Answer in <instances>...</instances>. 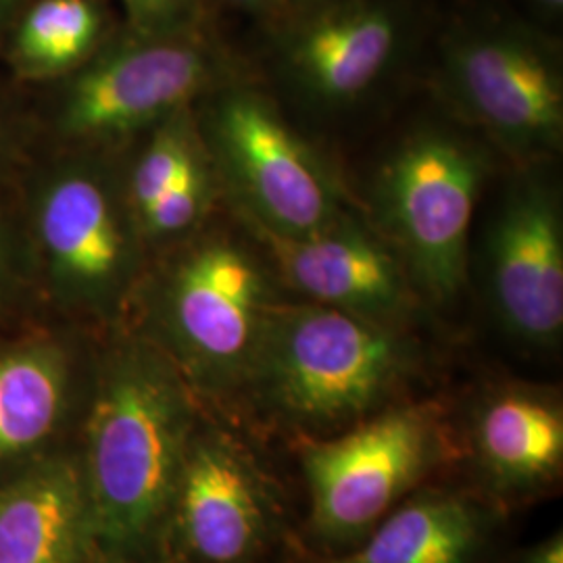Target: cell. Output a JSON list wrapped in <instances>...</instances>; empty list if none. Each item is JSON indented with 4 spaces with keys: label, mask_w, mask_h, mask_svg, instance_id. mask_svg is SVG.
<instances>
[{
    "label": "cell",
    "mask_w": 563,
    "mask_h": 563,
    "mask_svg": "<svg viewBox=\"0 0 563 563\" xmlns=\"http://www.w3.org/2000/svg\"><path fill=\"white\" fill-rule=\"evenodd\" d=\"M220 55L197 30L128 32L101 46L65 78L51 81L41 121L53 148L113 151L146 134L209 90Z\"/></svg>",
    "instance_id": "obj_6"
},
{
    "label": "cell",
    "mask_w": 563,
    "mask_h": 563,
    "mask_svg": "<svg viewBox=\"0 0 563 563\" xmlns=\"http://www.w3.org/2000/svg\"><path fill=\"white\" fill-rule=\"evenodd\" d=\"M30 0H0V44H4L13 23Z\"/></svg>",
    "instance_id": "obj_24"
},
{
    "label": "cell",
    "mask_w": 563,
    "mask_h": 563,
    "mask_svg": "<svg viewBox=\"0 0 563 563\" xmlns=\"http://www.w3.org/2000/svg\"><path fill=\"white\" fill-rule=\"evenodd\" d=\"M295 18L282 38V65L316 101L360 99L399 46V20L376 0H328Z\"/></svg>",
    "instance_id": "obj_14"
},
{
    "label": "cell",
    "mask_w": 563,
    "mask_h": 563,
    "mask_svg": "<svg viewBox=\"0 0 563 563\" xmlns=\"http://www.w3.org/2000/svg\"><path fill=\"white\" fill-rule=\"evenodd\" d=\"M205 151L201 134L188 109H181L172 118L157 123L146 132L136 159L123 172L125 192L136 216L159 201L163 195L180 180L186 167Z\"/></svg>",
    "instance_id": "obj_19"
},
{
    "label": "cell",
    "mask_w": 563,
    "mask_h": 563,
    "mask_svg": "<svg viewBox=\"0 0 563 563\" xmlns=\"http://www.w3.org/2000/svg\"><path fill=\"white\" fill-rule=\"evenodd\" d=\"M472 486L505 516L553 493L563 474V405L553 388L499 384L472 407L460 434Z\"/></svg>",
    "instance_id": "obj_11"
},
{
    "label": "cell",
    "mask_w": 563,
    "mask_h": 563,
    "mask_svg": "<svg viewBox=\"0 0 563 563\" xmlns=\"http://www.w3.org/2000/svg\"><path fill=\"white\" fill-rule=\"evenodd\" d=\"M78 455L46 453L0 486V563H90Z\"/></svg>",
    "instance_id": "obj_17"
},
{
    "label": "cell",
    "mask_w": 563,
    "mask_h": 563,
    "mask_svg": "<svg viewBox=\"0 0 563 563\" xmlns=\"http://www.w3.org/2000/svg\"><path fill=\"white\" fill-rule=\"evenodd\" d=\"M90 563H169L163 558H151V560H115V562H90Z\"/></svg>",
    "instance_id": "obj_29"
},
{
    "label": "cell",
    "mask_w": 563,
    "mask_h": 563,
    "mask_svg": "<svg viewBox=\"0 0 563 563\" xmlns=\"http://www.w3.org/2000/svg\"><path fill=\"white\" fill-rule=\"evenodd\" d=\"M102 36L97 0H30L4 41L7 59L20 80L51 84L78 69Z\"/></svg>",
    "instance_id": "obj_18"
},
{
    "label": "cell",
    "mask_w": 563,
    "mask_h": 563,
    "mask_svg": "<svg viewBox=\"0 0 563 563\" xmlns=\"http://www.w3.org/2000/svg\"><path fill=\"white\" fill-rule=\"evenodd\" d=\"M207 142L246 223L307 236L344 216L322 163L260 92L230 88L211 102Z\"/></svg>",
    "instance_id": "obj_9"
},
{
    "label": "cell",
    "mask_w": 563,
    "mask_h": 563,
    "mask_svg": "<svg viewBox=\"0 0 563 563\" xmlns=\"http://www.w3.org/2000/svg\"><path fill=\"white\" fill-rule=\"evenodd\" d=\"M202 402L159 344L125 330L86 388L81 481L92 560L159 558L163 530Z\"/></svg>",
    "instance_id": "obj_1"
},
{
    "label": "cell",
    "mask_w": 563,
    "mask_h": 563,
    "mask_svg": "<svg viewBox=\"0 0 563 563\" xmlns=\"http://www.w3.org/2000/svg\"><path fill=\"white\" fill-rule=\"evenodd\" d=\"M111 153L53 148L20 201L38 290L63 313L102 323L134 301L146 251Z\"/></svg>",
    "instance_id": "obj_3"
},
{
    "label": "cell",
    "mask_w": 563,
    "mask_h": 563,
    "mask_svg": "<svg viewBox=\"0 0 563 563\" xmlns=\"http://www.w3.org/2000/svg\"><path fill=\"white\" fill-rule=\"evenodd\" d=\"M483 180L481 151L441 130L409 136L378 174L380 222L407 278L432 302L453 301L462 292Z\"/></svg>",
    "instance_id": "obj_7"
},
{
    "label": "cell",
    "mask_w": 563,
    "mask_h": 563,
    "mask_svg": "<svg viewBox=\"0 0 563 563\" xmlns=\"http://www.w3.org/2000/svg\"><path fill=\"white\" fill-rule=\"evenodd\" d=\"M504 520L470 486L426 484L353 549L302 555L309 563H493Z\"/></svg>",
    "instance_id": "obj_15"
},
{
    "label": "cell",
    "mask_w": 563,
    "mask_h": 563,
    "mask_svg": "<svg viewBox=\"0 0 563 563\" xmlns=\"http://www.w3.org/2000/svg\"><path fill=\"white\" fill-rule=\"evenodd\" d=\"M230 4H234L236 9H244L251 13H265V11H274L276 9V0H225Z\"/></svg>",
    "instance_id": "obj_26"
},
{
    "label": "cell",
    "mask_w": 563,
    "mask_h": 563,
    "mask_svg": "<svg viewBox=\"0 0 563 563\" xmlns=\"http://www.w3.org/2000/svg\"><path fill=\"white\" fill-rule=\"evenodd\" d=\"M38 288L21 205L0 197V322Z\"/></svg>",
    "instance_id": "obj_21"
},
{
    "label": "cell",
    "mask_w": 563,
    "mask_h": 563,
    "mask_svg": "<svg viewBox=\"0 0 563 563\" xmlns=\"http://www.w3.org/2000/svg\"><path fill=\"white\" fill-rule=\"evenodd\" d=\"M276 269L305 301L402 328L413 311L402 263L349 216L307 236H280L253 225Z\"/></svg>",
    "instance_id": "obj_13"
},
{
    "label": "cell",
    "mask_w": 563,
    "mask_h": 563,
    "mask_svg": "<svg viewBox=\"0 0 563 563\" xmlns=\"http://www.w3.org/2000/svg\"><path fill=\"white\" fill-rule=\"evenodd\" d=\"M81 397L76 344L53 332L0 342V467L38 460Z\"/></svg>",
    "instance_id": "obj_16"
},
{
    "label": "cell",
    "mask_w": 563,
    "mask_h": 563,
    "mask_svg": "<svg viewBox=\"0 0 563 563\" xmlns=\"http://www.w3.org/2000/svg\"><path fill=\"white\" fill-rule=\"evenodd\" d=\"M211 197L213 180L207 163V153L202 151L201 155L186 167L180 180L139 218V228L146 246L167 244L188 236L202 222L211 205Z\"/></svg>",
    "instance_id": "obj_20"
},
{
    "label": "cell",
    "mask_w": 563,
    "mask_h": 563,
    "mask_svg": "<svg viewBox=\"0 0 563 563\" xmlns=\"http://www.w3.org/2000/svg\"><path fill=\"white\" fill-rule=\"evenodd\" d=\"M323 2H328V0H276V9H286L292 15H299L302 11H309Z\"/></svg>",
    "instance_id": "obj_27"
},
{
    "label": "cell",
    "mask_w": 563,
    "mask_h": 563,
    "mask_svg": "<svg viewBox=\"0 0 563 563\" xmlns=\"http://www.w3.org/2000/svg\"><path fill=\"white\" fill-rule=\"evenodd\" d=\"M547 15H558L562 13L563 0H532Z\"/></svg>",
    "instance_id": "obj_28"
},
{
    "label": "cell",
    "mask_w": 563,
    "mask_h": 563,
    "mask_svg": "<svg viewBox=\"0 0 563 563\" xmlns=\"http://www.w3.org/2000/svg\"><path fill=\"white\" fill-rule=\"evenodd\" d=\"M297 451L309 514V553H341L362 543L384 518L443 467L460 462V437L437 399L395 402ZM305 551V549H302Z\"/></svg>",
    "instance_id": "obj_5"
},
{
    "label": "cell",
    "mask_w": 563,
    "mask_h": 563,
    "mask_svg": "<svg viewBox=\"0 0 563 563\" xmlns=\"http://www.w3.org/2000/svg\"><path fill=\"white\" fill-rule=\"evenodd\" d=\"M422 372L405 328L320 302L278 301L239 405L290 443L323 439L395 402Z\"/></svg>",
    "instance_id": "obj_2"
},
{
    "label": "cell",
    "mask_w": 563,
    "mask_h": 563,
    "mask_svg": "<svg viewBox=\"0 0 563 563\" xmlns=\"http://www.w3.org/2000/svg\"><path fill=\"white\" fill-rule=\"evenodd\" d=\"M501 563H563V532H551L543 541L523 547Z\"/></svg>",
    "instance_id": "obj_23"
},
{
    "label": "cell",
    "mask_w": 563,
    "mask_h": 563,
    "mask_svg": "<svg viewBox=\"0 0 563 563\" xmlns=\"http://www.w3.org/2000/svg\"><path fill=\"white\" fill-rule=\"evenodd\" d=\"M139 299L136 330L162 346L199 401L236 407L278 302L255 255L230 236H202L144 274Z\"/></svg>",
    "instance_id": "obj_4"
},
{
    "label": "cell",
    "mask_w": 563,
    "mask_h": 563,
    "mask_svg": "<svg viewBox=\"0 0 563 563\" xmlns=\"http://www.w3.org/2000/svg\"><path fill=\"white\" fill-rule=\"evenodd\" d=\"M286 537L274 478L239 434L201 422L190 439L163 530L169 563H262Z\"/></svg>",
    "instance_id": "obj_8"
},
{
    "label": "cell",
    "mask_w": 563,
    "mask_h": 563,
    "mask_svg": "<svg viewBox=\"0 0 563 563\" xmlns=\"http://www.w3.org/2000/svg\"><path fill=\"white\" fill-rule=\"evenodd\" d=\"M488 284L505 332L532 349H553L563 332V228L555 190L518 181L488 236Z\"/></svg>",
    "instance_id": "obj_12"
},
{
    "label": "cell",
    "mask_w": 563,
    "mask_h": 563,
    "mask_svg": "<svg viewBox=\"0 0 563 563\" xmlns=\"http://www.w3.org/2000/svg\"><path fill=\"white\" fill-rule=\"evenodd\" d=\"M13 144V121L7 111V107L0 101V167L7 162V155Z\"/></svg>",
    "instance_id": "obj_25"
},
{
    "label": "cell",
    "mask_w": 563,
    "mask_h": 563,
    "mask_svg": "<svg viewBox=\"0 0 563 563\" xmlns=\"http://www.w3.org/2000/svg\"><path fill=\"white\" fill-rule=\"evenodd\" d=\"M128 25L139 34H180L197 30L205 0H121Z\"/></svg>",
    "instance_id": "obj_22"
},
{
    "label": "cell",
    "mask_w": 563,
    "mask_h": 563,
    "mask_svg": "<svg viewBox=\"0 0 563 563\" xmlns=\"http://www.w3.org/2000/svg\"><path fill=\"white\" fill-rule=\"evenodd\" d=\"M444 76L470 120L511 155L541 157L562 144V69L539 36L507 25L463 30L444 48Z\"/></svg>",
    "instance_id": "obj_10"
}]
</instances>
